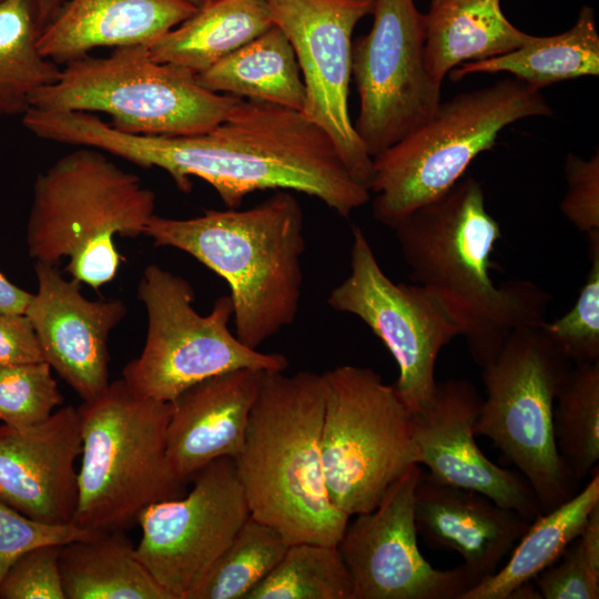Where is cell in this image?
<instances>
[{
	"mask_svg": "<svg viewBox=\"0 0 599 599\" xmlns=\"http://www.w3.org/2000/svg\"><path fill=\"white\" fill-rule=\"evenodd\" d=\"M77 140L132 162L164 170L183 193L191 177L209 183L229 209L265 190L301 192L342 217L370 200L351 175L332 138L302 111L238 99L213 129L192 135L124 133L98 116L79 124Z\"/></svg>",
	"mask_w": 599,
	"mask_h": 599,
	"instance_id": "cell-1",
	"label": "cell"
},
{
	"mask_svg": "<svg viewBox=\"0 0 599 599\" xmlns=\"http://www.w3.org/2000/svg\"><path fill=\"white\" fill-rule=\"evenodd\" d=\"M393 230L412 278L456 323L480 367L497 356L516 329L546 321L548 292L526 280L496 285L490 276L501 230L475 177L459 180Z\"/></svg>",
	"mask_w": 599,
	"mask_h": 599,
	"instance_id": "cell-2",
	"label": "cell"
},
{
	"mask_svg": "<svg viewBox=\"0 0 599 599\" xmlns=\"http://www.w3.org/2000/svg\"><path fill=\"white\" fill-rule=\"evenodd\" d=\"M144 235L154 246L187 253L230 288L236 337L257 349L295 321L303 292L304 214L291 191L260 204L206 210L191 219L153 215Z\"/></svg>",
	"mask_w": 599,
	"mask_h": 599,
	"instance_id": "cell-3",
	"label": "cell"
},
{
	"mask_svg": "<svg viewBox=\"0 0 599 599\" xmlns=\"http://www.w3.org/2000/svg\"><path fill=\"white\" fill-rule=\"evenodd\" d=\"M323 374L264 372L233 458L251 516L291 544L337 546L349 516L327 493L322 460Z\"/></svg>",
	"mask_w": 599,
	"mask_h": 599,
	"instance_id": "cell-4",
	"label": "cell"
},
{
	"mask_svg": "<svg viewBox=\"0 0 599 599\" xmlns=\"http://www.w3.org/2000/svg\"><path fill=\"white\" fill-rule=\"evenodd\" d=\"M155 193L102 151L79 146L39 173L27 223L35 262L69 258L71 278L94 290L111 282L122 256L114 236L138 237L154 215Z\"/></svg>",
	"mask_w": 599,
	"mask_h": 599,
	"instance_id": "cell-5",
	"label": "cell"
},
{
	"mask_svg": "<svg viewBox=\"0 0 599 599\" xmlns=\"http://www.w3.org/2000/svg\"><path fill=\"white\" fill-rule=\"evenodd\" d=\"M81 465L73 524L124 531L152 504L183 495L167 455L172 404L133 393L123 378L78 407Z\"/></svg>",
	"mask_w": 599,
	"mask_h": 599,
	"instance_id": "cell-6",
	"label": "cell"
},
{
	"mask_svg": "<svg viewBox=\"0 0 599 599\" xmlns=\"http://www.w3.org/2000/svg\"><path fill=\"white\" fill-rule=\"evenodd\" d=\"M551 114L541 91L514 77L440 102L427 122L373 158L374 220L393 230L461 180L507 125Z\"/></svg>",
	"mask_w": 599,
	"mask_h": 599,
	"instance_id": "cell-7",
	"label": "cell"
},
{
	"mask_svg": "<svg viewBox=\"0 0 599 599\" xmlns=\"http://www.w3.org/2000/svg\"><path fill=\"white\" fill-rule=\"evenodd\" d=\"M238 99L205 89L186 68L153 60L149 47L126 45L67 62L53 84L31 95L30 108L103 112L124 133L179 136L213 129Z\"/></svg>",
	"mask_w": 599,
	"mask_h": 599,
	"instance_id": "cell-8",
	"label": "cell"
},
{
	"mask_svg": "<svg viewBox=\"0 0 599 599\" xmlns=\"http://www.w3.org/2000/svg\"><path fill=\"white\" fill-rule=\"evenodd\" d=\"M572 363L540 326L516 329L484 365L485 397L475 425L514 464L547 512L576 494L557 448L554 405Z\"/></svg>",
	"mask_w": 599,
	"mask_h": 599,
	"instance_id": "cell-9",
	"label": "cell"
},
{
	"mask_svg": "<svg viewBox=\"0 0 599 599\" xmlns=\"http://www.w3.org/2000/svg\"><path fill=\"white\" fill-rule=\"evenodd\" d=\"M322 460L332 504L349 517L373 510L387 489L418 464L412 412L394 385L369 367L323 373Z\"/></svg>",
	"mask_w": 599,
	"mask_h": 599,
	"instance_id": "cell-10",
	"label": "cell"
},
{
	"mask_svg": "<svg viewBox=\"0 0 599 599\" xmlns=\"http://www.w3.org/2000/svg\"><path fill=\"white\" fill-rule=\"evenodd\" d=\"M138 297L148 316L146 338L140 356L123 368L122 378L141 397L172 403L190 387L217 375L245 368L285 372L288 367L283 354L250 348L230 331V295L219 297L207 315H200L190 282L150 264L140 280Z\"/></svg>",
	"mask_w": 599,
	"mask_h": 599,
	"instance_id": "cell-11",
	"label": "cell"
},
{
	"mask_svg": "<svg viewBox=\"0 0 599 599\" xmlns=\"http://www.w3.org/2000/svg\"><path fill=\"white\" fill-rule=\"evenodd\" d=\"M368 33L352 43L359 97L354 129L373 159L427 122L441 102L425 65V19L414 0H375Z\"/></svg>",
	"mask_w": 599,
	"mask_h": 599,
	"instance_id": "cell-12",
	"label": "cell"
},
{
	"mask_svg": "<svg viewBox=\"0 0 599 599\" xmlns=\"http://www.w3.org/2000/svg\"><path fill=\"white\" fill-rule=\"evenodd\" d=\"M349 266L327 304L358 317L383 342L398 366V396L412 413L420 412L437 383L438 355L460 331L424 286L395 283L385 274L358 226L353 227Z\"/></svg>",
	"mask_w": 599,
	"mask_h": 599,
	"instance_id": "cell-13",
	"label": "cell"
},
{
	"mask_svg": "<svg viewBox=\"0 0 599 599\" xmlns=\"http://www.w3.org/2000/svg\"><path fill=\"white\" fill-rule=\"evenodd\" d=\"M190 479L187 495L152 504L138 518L136 555L173 599H185L251 516L233 458L213 460Z\"/></svg>",
	"mask_w": 599,
	"mask_h": 599,
	"instance_id": "cell-14",
	"label": "cell"
},
{
	"mask_svg": "<svg viewBox=\"0 0 599 599\" xmlns=\"http://www.w3.org/2000/svg\"><path fill=\"white\" fill-rule=\"evenodd\" d=\"M374 1L265 0L295 52L306 92L303 113L328 133L351 175L367 189L373 159L354 129L348 93L353 32Z\"/></svg>",
	"mask_w": 599,
	"mask_h": 599,
	"instance_id": "cell-15",
	"label": "cell"
},
{
	"mask_svg": "<svg viewBox=\"0 0 599 599\" xmlns=\"http://www.w3.org/2000/svg\"><path fill=\"white\" fill-rule=\"evenodd\" d=\"M420 471L412 465L373 510L348 521L337 548L353 599H458L479 581L464 564L440 570L422 555L414 517Z\"/></svg>",
	"mask_w": 599,
	"mask_h": 599,
	"instance_id": "cell-16",
	"label": "cell"
},
{
	"mask_svg": "<svg viewBox=\"0 0 599 599\" xmlns=\"http://www.w3.org/2000/svg\"><path fill=\"white\" fill-rule=\"evenodd\" d=\"M481 399L467 379L436 383L425 407L412 413L418 464L436 481L477 491L532 521L542 511L528 481L494 464L475 440Z\"/></svg>",
	"mask_w": 599,
	"mask_h": 599,
	"instance_id": "cell-17",
	"label": "cell"
},
{
	"mask_svg": "<svg viewBox=\"0 0 599 599\" xmlns=\"http://www.w3.org/2000/svg\"><path fill=\"white\" fill-rule=\"evenodd\" d=\"M37 293L26 315L35 331L44 361L89 400L109 380L108 338L126 314L119 298L90 301L81 283L67 280L58 266L35 262Z\"/></svg>",
	"mask_w": 599,
	"mask_h": 599,
	"instance_id": "cell-18",
	"label": "cell"
},
{
	"mask_svg": "<svg viewBox=\"0 0 599 599\" xmlns=\"http://www.w3.org/2000/svg\"><path fill=\"white\" fill-rule=\"evenodd\" d=\"M82 441L69 405L27 428L0 426V500L34 520L73 524Z\"/></svg>",
	"mask_w": 599,
	"mask_h": 599,
	"instance_id": "cell-19",
	"label": "cell"
},
{
	"mask_svg": "<svg viewBox=\"0 0 599 599\" xmlns=\"http://www.w3.org/2000/svg\"><path fill=\"white\" fill-rule=\"evenodd\" d=\"M414 517L417 534L433 547L457 552L479 581L497 570L531 522L477 491L438 483L423 470Z\"/></svg>",
	"mask_w": 599,
	"mask_h": 599,
	"instance_id": "cell-20",
	"label": "cell"
},
{
	"mask_svg": "<svg viewBox=\"0 0 599 599\" xmlns=\"http://www.w3.org/2000/svg\"><path fill=\"white\" fill-rule=\"evenodd\" d=\"M264 372L245 368L217 375L171 403L167 455L180 478L187 480L211 461L240 454Z\"/></svg>",
	"mask_w": 599,
	"mask_h": 599,
	"instance_id": "cell-21",
	"label": "cell"
},
{
	"mask_svg": "<svg viewBox=\"0 0 599 599\" xmlns=\"http://www.w3.org/2000/svg\"><path fill=\"white\" fill-rule=\"evenodd\" d=\"M196 9L186 0H65L38 48L59 64L99 47H151Z\"/></svg>",
	"mask_w": 599,
	"mask_h": 599,
	"instance_id": "cell-22",
	"label": "cell"
},
{
	"mask_svg": "<svg viewBox=\"0 0 599 599\" xmlns=\"http://www.w3.org/2000/svg\"><path fill=\"white\" fill-rule=\"evenodd\" d=\"M424 19L425 65L439 84L460 64L512 51L529 37L504 16L500 0H432Z\"/></svg>",
	"mask_w": 599,
	"mask_h": 599,
	"instance_id": "cell-23",
	"label": "cell"
},
{
	"mask_svg": "<svg viewBox=\"0 0 599 599\" xmlns=\"http://www.w3.org/2000/svg\"><path fill=\"white\" fill-rule=\"evenodd\" d=\"M273 26L265 0H212L149 50L158 62L199 74Z\"/></svg>",
	"mask_w": 599,
	"mask_h": 599,
	"instance_id": "cell-24",
	"label": "cell"
},
{
	"mask_svg": "<svg viewBox=\"0 0 599 599\" xmlns=\"http://www.w3.org/2000/svg\"><path fill=\"white\" fill-rule=\"evenodd\" d=\"M205 89L241 99L304 110L306 92L294 49L273 26L196 74Z\"/></svg>",
	"mask_w": 599,
	"mask_h": 599,
	"instance_id": "cell-25",
	"label": "cell"
},
{
	"mask_svg": "<svg viewBox=\"0 0 599 599\" xmlns=\"http://www.w3.org/2000/svg\"><path fill=\"white\" fill-rule=\"evenodd\" d=\"M59 565L65 599H173L123 531L63 545Z\"/></svg>",
	"mask_w": 599,
	"mask_h": 599,
	"instance_id": "cell-26",
	"label": "cell"
},
{
	"mask_svg": "<svg viewBox=\"0 0 599 599\" xmlns=\"http://www.w3.org/2000/svg\"><path fill=\"white\" fill-rule=\"evenodd\" d=\"M587 485L558 507L535 518L519 538L506 565L467 589L458 599H510L522 585L554 565L580 535L599 504L598 467Z\"/></svg>",
	"mask_w": 599,
	"mask_h": 599,
	"instance_id": "cell-27",
	"label": "cell"
},
{
	"mask_svg": "<svg viewBox=\"0 0 599 599\" xmlns=\"http://www.w3.org/2000/svg\"><path fill=\"white\" fill-rule=\"evenodd\" d=\"M506 72L541 90L556 82L599 74V34L595 11L583 6L575 24L551 37L530 35L519 48L481 61L463 63L450 78Z\"/></svg>",
	"mask_w": 599,
	"mask_h": 599,
	"instance_id": "cell-28",
	"label": "cell"
},
{
	"mask_svg": "<svg viewBox=\"0 0 599 599\" xmlns=\"http://www.w3.org/2000/svg\"><path fill=\"white\" fill-rule=\"evenodd\" d=\"M40 32L37 0H0V116H22L31 95L61 74L40 52Z\"/></svg>",
	"mask_w": 599,
	"mask_h": 599,
	"instance_id": "cell-29",
	"label": "cell"
},
{
	"mask_svg": "<svg viewBox=\"0 0 599 599\" xmlns=\"http://www.w3.org/2000/svg\"><path fill=\"white\" fill-rule=\"evenodd\" d=\"M288 546L278 530L250 516L185 599H246Z\"/></svg>",
	"mask_w": 599,
	"mask_h": 599,
	"instance_id": "cell-30",
	"label": "cell"
},
{
	"mask_svg": "<svg viewBox=\"0 0 599 599\" xmlns=\"http://www.w3.org/2000/svg\"><path fill=\"white\" fill-rule=\"evenodd\" d=\"M554 433L571 477L582 480L599 459V362L568 370L555 399Z\"/></svg>",
	"mask_w": 599,
	"mask_h": 599,
	"instance_id": "cell-31",
	"label": "cell"
},
{
	"mask_svg": "<svg viewBox=\"0 0 599 599\" xmlns=\"http://www.w3.org/2000/svg\"><path fill=\"white\" fill-rule=\"evenodd\" d=\"M246 599H353V582L337 546L297 542Z\"/></svg>",
	"mask_w": 599,
	"mask_h": 599,
	"instance_id": "cell-32",
	"label": "cell"
},
{
	"mask_svg": "<svg viewBox=\"0 0 599 599\" xmlns=\"http://www.w3.org/2000/svg\"><path fill=\"white\" fill-rule=\"evenodd\" d=\"M590 268L572 307L541 331L575 364L599 362V231L588 233Z\"/></svg>",
	"mask_w": 599,
	"mask_h": 599,
	"instance_id": "cell-33",
	"label": "cell"
},
{
	"mask_svg": "<svg viewBox=\"0 0 599 599\" xmlns=\"http://www.w3.org/2000/svg\"><path fill=\"white\" fill-rule=\"evenodd\" d=\"M45 362L0 366V420L27 428L47 420L63 402Z\"/></svg>",
	"mask_w": 599,
	"mask_h": 599,
	"instance_id": "cell-34",
	"label": "cell"
},
{
	"mask_svg": "<svg viewBox=\"0 0 599 599\" xmlns=\"http://www.w3.org/2000/svg\"><path fill=\"white\" fill-rule=\"evenodd\" d=\"M555 566L535 579L544 599L599 598V504L580 535L565 549Z\"/></svg>",
	"mask_w": 599,
	"mask_h": 599,
	"instance_id": "cell-35",
	"label": "cell"
},
{
	"mask_svg": "<svg viewBox=\"0 0 599 599\" xmlns=\"http://www.w3.org/2000/svg\"><path fill=\"white\" fill-rule=\"evenodd\" d=\"M97 535L74 524L50 525L34 520L0 500V585L16 560L32 548L63 546Z\"/></svg>",
	"mask_w": 599,
	"mask_h": 599,
	"instance_id": "cell-36",
	"label": "cell"
},
{
	"mask_svg": "<svg viewBox=\"0 0 599 599\" xmlns=\"http://www.w3.org/2000/svg\"><path fill=\"white\" fill-rule=\"evenodd\" d=\"M61 545H42L24 552L0 585L2 599H65L61 572Z\"/></svg>",
	"mask_w": 599,
	"mask_h": 599,
	"instance_id": "cell-37",
	"label": "cell"
},
{
	"mask_svg": "<svg viewBox=\"0 0 599 599\" xmlns=\"http://www.w3.org/2000/svg\"><path fill=\"white\" fill-rule=\"evenodd\" d=\"M565 217L580 232L599 231V152L588 160L569 153L565 161Z\"/></svg>",
	"mask_w": 599,
	"mask_h": 599,
	"instance_id": "cell-38",
	"label": "cell"
},
{
	"mask_svg": "<svg viewBox=\"0 0 599 599\" xmlns=\"http://www.w3.org/2000/svg\"><path fill=\"white\" fill-rule=\"evenodd\" d=\"M39 339L29 317L0 313V366L43 362Z\"/></svg>",
	"mask_w": 599,
	"mask_h": 599,
	"instance_id": "cell-39",
	"label": "cell"
},
{
	"mask_svg": "<svg viewBox=\"0 0 599 599\" xmlns=\"http://www.w3.org/2000/svg\"><path fill=\"white\" fill-rule=\"evenodd\" d=\"M32 295L14 285L0 272V313L24 314Z\"/></svg>",
	"mask_w": 599,
	"mask_h": 599,
	"instance_id": "cell-40",
	"label": "cell"
},
{
	"mask_svg": "<svg viewBox=\"0 0 599 599\" xmlns=\"http://www.w3.org/2000/svg\"><path fill=\"white\" fill-rule=\"evenodd\" d=\"M65 0H37L41 30L53 19Z\"/></svg>",
	"mask_w": 599,
	"mask_h": 599,
	"instance_id": "cell-41",
	"label": "cell"
},
{
	"mask_svg": "<svg viewBox=\"0 0 599 599\" xmlns=\"http://www.w3.org/2000/svg\"><path fill=\"white\" fill-rule=\"evenodd\" d=\"M189 3H191L192 6H194L195 8H200L202 7L203 4L212 1V0H186Z\"/></svg>",
	"mask_w": 599,
	"mask_h": 599,
	"instance_id": "cell-42",
	"label": "cell"
}]
</instances>
